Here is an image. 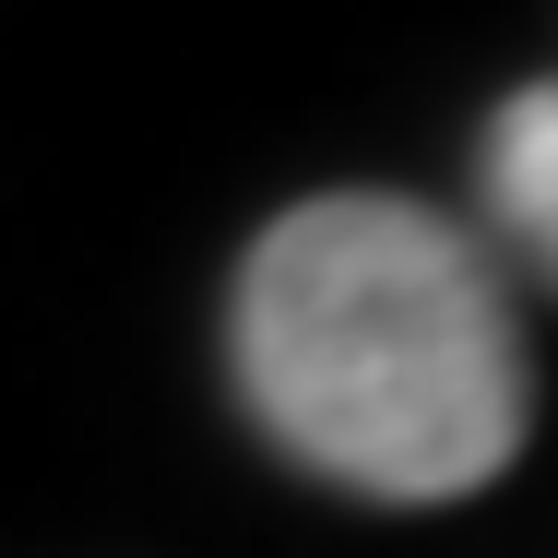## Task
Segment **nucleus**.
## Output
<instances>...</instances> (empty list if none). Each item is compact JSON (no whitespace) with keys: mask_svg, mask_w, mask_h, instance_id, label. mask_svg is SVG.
<instances>
[{"mask_svg":"<svg viewBox=\"0 0 558 558\" xmlns=\"http://www.w3.org/2000/svg\"><path fill=\"white\" fill-rule=\"evenodd\" d=\"M475 179H487V226L511 238V262H535L558 286V84H523L487 119Z\"/></svg>","mask_w":558,"mask_h":558,"instance_id":"nucleus-2","label":"nucleus"},{"mask_svg":"<svg viewBox=\"0 0 558 558\" xmlns=\"http://www.w3.org/2000/svg\"><path fill=\"white\" fill-rule=\"evenodd\" d=\"M226 380L286 463L380 511L499 487L535 428V344L499 250L404 191H322L250 238Z\"/></svg>","mask_w":558,"mask_h":558,"instance_id":"nucleus-1","label":"nucleus"}]
</instances>
